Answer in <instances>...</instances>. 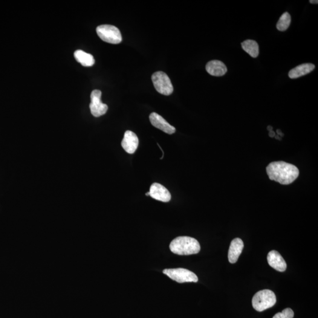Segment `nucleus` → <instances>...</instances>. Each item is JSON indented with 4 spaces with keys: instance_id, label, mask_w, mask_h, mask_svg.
<instances>
[{
    "instance_id": "nucleus-1",
    "label": "nucleus",
    "mask_w": 318,
    "mask_h": 318,
    "mask_svg": "<svg viewBox=\"0 0 318 318\" xmlns=\"http://www.w3.org/2000/svg\"><path fill=\"white\" fill-rule=\"evenodd\" d=\"M267 172L271 180L284 185L293 183L299 175V169L296 166L283 161L269 164Z\"/></svg>"
},
{
    "instance_id": "nucleus-2",
    "label": "nucleus",
    "mask_w": 318,
    "mask_h": 318,
    "mask_svg": "<svg viewBox=\"0 0 318 318\" xmlns=\"http://www.w3.org/2000/svg\"><path fill=\"white\" fill-rule=\"evenodd\" d=\"M169 247L172 252L178 255L197 254L201 250V246L197 240L188 236H180L173 239Z\"/></svg>"
},
{
    "instance_id": "nucleus-3",
    "label": "nucleus",
    "mask_w": 318,
    "mask_h": 318,
    "mask_svg": "<svg viewBox=\"0 0 318 318\" xmlns=\"http://www.w3.org/2000/svg\"><path fill=\"white\" fill-rule=\"evenodd\" d=\"M276 302V297L273 292L265 290L258 292L252 299V306L256 311L262 312L273 307Z\"/></svg>"
},
{
    "instance_id": "nucleus-4",
    "label": "nucleus",
    "mask_w": 318,
    "mask_h": 318,
    "mask_svg": "<svg viewBox=\"0 0 318 318\" xmlns=\"http://www.w3.org/2000/svg\"><path fill=\"white\" fill-rule=\"evenodd\" d=\"M97 35L103 41L113 45L119 44L122 37L119 29L112 25H101L96 28Z\"/></svg>"
},
{
    "instance_id": "nucleus-5",
    "label": "nucleus",
    "mask_w": 318,
    "mask_h": 318,
    "mask_svg": "<svg viewBox=\"0 0 318 318\" xmlns=\"http://www.w3.org/2000/svg\"><path fill=\"white\" fill-rule=\"evenodd\" d=\"M153 85L156 91L161 94L169 95L173 92V86L168 76L163 71H158L152 76Z\"/></svg>"
},
{
    "instance_id": "nucleus-6",
    "label": "nucleus",
    "mask_w": 318,
    "mask_h": 318,
    "mask_svg": "<svg viewBox=\"0 0 318 318\" xmlns=\"http://www.w3.org/2000/svg\"><path fill=\"white\" fill-rule=\"evenodd\" d=\"M163 273L170 279L178 283L197 282L198 281V277L196 274L186 269H166V270H163Z\"/></svg>"
},
{
    "instance_id": "nucleus-7",
    "label": "nucleus",
    "mask_w": 318,
    "mask_h": 318,
    "mask_svg": "<svg viewBox=\"0 0 318 318\" xmlns=\"http://www.w3.org/2000/svg\"><path fill=\"white\" fill-rule=\"evenodd\" d=\"M102 91L99 90H94L91 93V103L90 104L91 114L93 116L98 117L105 114L108 110V105L101 101Z\"/></svg>"
},
{
    "instance_id": "nucleus-8",
    "label": "nucleus",
    "mask_w": 318,
    "mask_h": 318,
    "mask_svg": "<svg viewBox=\"0 0 318 318\" xmlns=\"http://www.w3.org/2000/svg\"><path fill=\"white\" fill-rule=\"evenodd\" d=\"M150 196L156 200L169 202L171 200V194L166 188L160 184L155 183L150 186Z\"/></svg>"
},
{
    "instance_id": "nucleus-9",
    "label": "nucleus",
    "mask_w": 318,
    "mask_h": 318,
    "mask_svg": "<svg viewBox=\"0 0 318 318\" xmlns=\"http://www.w3.org/2000/svg\"><path fill=\"white\" fill-rule=\"evenodd\" d=\"M149 119L152 125L156 128L160 129L161 131L169 135L175 134V127L170 125L160 115L156 114V113H152L149 115Z\"/></svg>"
},
{
    "instance_id": "nucleus-10",
    "label": "nucleus",
    "mask_w": 318,
    "mask_h": 318,
    "mask_svg": "<svg viewBox=\"0 0 318 318\" xmlns=\"http://www.w3.org/2000/svg\"><path fill=\"white\" fill-rule=\"evenodd\" d=\"M138 146V138L134 132L127 131L124 134L121 141V146L127 153L134 154L136 151Z\"/></svg>"
},
{
    "instance_id": "nucleus-11",
    "label": "nucleus",
    "mask_w": 318,
    "mask_h": 318,
    "mask_svg": "<svg viewBox=\"0 0 318 318\" xmlns=\"http://www.w3.org/2000/svg\"><path fill=\"white\" fill-rule=\"evenodd\" d=\"M268 262L272 268L279 272H284L287 268L284 259L276 250H272L268 253Z\"/></svg>"
},
{
    "instance_id": "nucleus-12",
    "label": "nucleus",
    "mask_w": 318,
    "mask_h": 318,
    "mask_svg": "<svg viewBox=\"0 0 318 318\" xmlns=\"http://www.w3.org/2000/svg\"><path fill=\"white\" fill-rule=\"evenodd\" d=\"M244 248V242L241 239L236 238L231 242L228 251V259L231 264H235L238 261Z\"/></svg>"
},
{
    "instance_id": "nucleus-13",
    "label": "nucleus",
    "mask_w": 318,
    "mask_h": 318,
    "mask_svg": "<svg viewBox=\"0 0 318 318\" xmlns=\"http://www.w3.org/2000/svg\"><path fill=\"white\" fill-rule=\"evenodd\" d=\"M206 70L208 73L213 76L221 77L227 73L226 65L219 60H212L208 62L206 66Z\"/></svg>"
},
{
    "instance_id": "nucleus-14",
    "label": "nucleus",
    "mask_w": 318,
    "mask_h": 318,
    "mask_svg": "<svg viewBox=\"0 0 318 318\" xmlns=\"http://www.w3.org/2000/svg\"><path fill=\"white\" fill-rule=\"evenodd\" d=\"M315 68V66L313 64H302V65L292 69L290 73H289V77L292 79H297V78L310 73L311 72L314 70Z\"/></svg>"
},
{
    "instance_id": "nucleus-15",
    "label": "nucleus",
    "mask_w": 318,
    "mask_h": 318,
    "mask_svg": "<svg viewBox=\"0 0 318 318\" xmlns=\"http://www.w3.org/2000/svg\"><path fill=\"white\" fill-rule=\"evenodd\" d=\"M74 56L77 62L85 67H91L95 63L94 57L83 50H78L75 51Z\"/></svg>"
},
{
    "instance_id": "nucleus-16",
    "label": "nucleus",
    "mask_w": 318,
    "mask_h": 318,
    "mask_svg": "<svg viewBox=\"0 0 318 318\" xmlns=\"http://www.w3.org/2000/svg\"><path fill=\"white\" fill-rule=\"evenodd\" d=\"M243 50L247 52L251 57H258L259 54V47L258 43L254 40H247L242 43Z\"/></svg>"
},
{
    "instance_id": "nucleus-17",
    "label": "nucleus",
    "mask_w": 318,
    "mask_h": 318,
    "mask_svg": "<svg viewBox=\"0 0 318 318\" xmlns=\"http://www.w3.org/2000/svg\"><path fill=\"white\" fill-rule=\"evenodd\" d=\"M291 17L288 12L283 13L277 23L276 28L280 31H285L290 27Z\"/></svg>"
},
{
    "instance_id": "nucleus-18",
    "label": "nucleus",
    "mask_w": 318,
    "mask_h": 318,
    "mask_svg": "<svg viewBox=\"0 0 318 318\" xmlns=\"http://www.w3.org/2000/svg\"><path fill=\"white\" fill-rule=\"evenodd\" d=\"M294 312L291 308H286L281 312L276 314L273 318H293Z\"/></svg>"
},
{
    "instance_id": "nucleus-19",
    "label": "nucleus",
    "mask_w": 318,
    "mask_h": 318,
    "mask_svg": "<svg viewBox=\"0 0 318 318\" xmlns=\"http://www.w3.org/2000/svg\"><path fill=\"white\" fill-rule=\"evenodd\" d=\"M310 2V3L311 4H318V1L317 0H311V1H309Z\"/></svg>"
},
{
    "instance_id": "nucleus-20",
    "label": "nucleus",
    "mask_w": 318,
    "mask_h": 318,
    "mask_svg": "<svg viewBox=\"0 0 318 318\" xmlns=\"http://www.w3.org/2000/svg\"><path fill=\"white\" fill-rule=\"evenodd\" d=\"M274 135H275V134H274V132L273 131H272L270 132V137H274V136H275Z\"/></svg>"
},
{
    "instance_id": "nucleus-21",
    "label": "nucleus",
    "mask_w": 318,
    "mask_h": 318,
    "mask_svg": "<svg viewBox=\"0 0 318 318\" xmlns=\"http://www.w3.org/2000/svg\"><path fill=\"white\" fill-rule=\"evenodd\" d=\"M277 133L278 134V135L280 136H283V134L281 132V131H280V130H277Z\"/></svg>"
},
{
    "instance_id": "nucleus-22",
    "label": "nucleus",
    "mask_w": 318,
    "mask_h": 318,
    "mask_svg": "<svg viewBox=\"0 0 318 318\" xmlns=\"http://www.w3.org/2000/svg\"><path fill=\"white\" fill-rule=\"evenodd\" d=\"M273 127L270 126H269L268 127V131L271 132V131H273Z\"/></svg>"
},
{
    "instance_id": "nucleus-23",
    "label": "nucleus",
    "mask_w": 318,
    "mask_h": 318,
    "mask_svg": "<svg viewBox=\"0 0 318 318\" xmlns=\"http://www.w3.org/2000/svg\"><path fill=\"white\" fill-rule=\"evenodd\" d=\"M146 196H149V195H150V193H149V192L146 193Z\"/></svg>"
}]
</instances>
